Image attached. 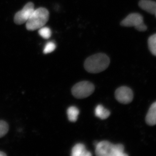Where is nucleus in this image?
Returning a JSON list of instances; mask_svg holds the SVG:
<instances>
[{
  "label": "nucleus",
  "mask_w": 156,
  "mask_h": 156,
  "mask_svg": "<svg viewBox=\"0 0 156 156\" xmlns=\"http://www.w3.org/2000/svg\"><path fill=\"white\" fill-rule=\"evenodd\" d=\"M95 90V87L88 81H82L75 84L72 89V93L79 99L86 98L92 95Z\"/></svg>",
  "instance_id": "obj_4"
},
{
  "label": "nucleus",
  "mask_w": 156,
  "mask_h": 156,
  "mask_svg": "<svg viewBox=\"0 0 156 156\" xmlns=\"http://www.w3.org/2000/svg\"><path fill=\"white\" fill-rule=\"evenodd\" d=\"M95 153L98 156H126L124 146L122 144H114L104 140L97 143L95 145Z\"/></svg>",
  "instance_id": "obj_3"
},
{
  "label": "nucleus",
  "mask_w": 156,
  "mask_h": 156,
  "mask_svg": "<svg viewBox=\"0 0 156 156\" xmlns=\"http://www.w3.org/2000/svg\"><path fill=\"white\" fill-rule=\"evenodd\" d=\"M71 155L72 156H92L91 152L86 149L85 146L83 144L78 143L73 147L72 150Z\"/></svg>",
  "instance_id": "obj_9"
},
{
  "label": "nucleus",
  "mask_w": 156,
  "mask_h": 156,
  "mask_svg": "<svg viewBox=\"0 0 156 156\" xmlns=\"http://www.w3.org/2000/svg\"><path fill=\"white\" fill-rule=\"evenodd\" d=\"M9 130L8 123L3 120H0V138L7 134Z\"/></svg>",
  "instance_id": "obj_15"
},
{
  "label": "nucleus",
  "mask_w": 156,
  "mask_h": 156,
  "mask_svg": "<svg viewBox=\"0 0 156 156\" xmlns=\"http://www.w3.org/2000/svg\"><path fill=\"white\" fill-rule=\"evenodd\" d=\"M139 6L143 10L156 17V2L150 0H141L139 2Z\"/></svg>",
  "instance_id": "obj_8"
},
{
  "label": "nucleus",
  "mask_w": 156,
  "mask_h": 156,
  "mask_svg": "<svg viewBox=\"0 0 156 156\" xmlns=\"http://www.w3.org/2000/svg\"><path fill=\"white\" fill-rule=\"evenodd\" d=\"M56 48V46L55 43L53 42H48L45 45L44 50V54H48V53H51L55 50Z\"/></svg>",
  "instance_id": "obj_16"
},
{
  "label": "nucleus",
  "mask_w": 156,
  "mask_h": 156,
  "mask_svg": "<svg viewBox=\"0 0 156 156\" xmlns=\"http://www.w3.org/2000/svg\"><path fill=\"white\" fill-rule=\"evenodd\" d=\"M115 97L120 103L127 104L132 101L134 94L132 90L129 87H122L116 90Z\"/></svg>",
  "instance_id": "obj_6"
},
{
  "label": "nucleus",
  "mask_w": 156,
  "mask_h": 156,
  "mask_svg": "<svg viewBox=\"0 0 156 156\" xmlns=\"http://www.w3.org/2000/svg\"><path fill=\"white\" fill-rule=\"evenodd\" d=\"M39 34L43 38L48 39L51 36V31L50 28L48 27H43L39 29Z\"/></svg>",
  "instance_id": "obj_14"
},
{
  "label": "nucleus",
  "mask_w": 156,
  "mask_h": 156,
  "mask_svg": "<svg viewBox=\"0 0 156 156\" xmlns=\"http://www.w3.org/2000/svg\"><path fill=\"white\" fill-rule=\"evenodd\" d=\"M34 10L33 3L31 2L27 3L22 10L18 11L15 14L14 22L18 25L26 23Z\"/></svg>",
  "instance_id": "obj_5"
},
{
  "label": "nucleus",
  "mask_w": 156,
  "mask_h": 156,
  "mask_svg": "<svg viewBox=\"0 0 156 156\" xmlns=\"http://www.w3.org/2000/svg\"><path fill=\"white\" fill-rule=\"evenodd\" d=\"M145 120L149 126H154L156 125V101L151 105L146 116Z\"/></svg>",
  "instance_id": "obj_10"
},
{
  "label": "nucleus",
  "mask_w": 156,
  "mask_h": 156,
  "mask_svg": "<svg viewBox=\"0 0 156 156\" xmlns=\"http://www.w3.org/2000/svg\"><path fill=\"white\" fill-rule=\"evenodd\" d=\"M49 19L48 9L40 8L35 9L27 21L26 27L28 30L34 31L44 26Z\"/></svg>",
  "instance_id": "obj_2"
},
{
  "label": "nucleus",
  "mask_w": 156,
  "mask_h": 156,
  "mask_svg": "<svg viewBox=\"0 0 156 156\" xmlns=\"http://www.w3.org/2000/svg\"><path fill=\"white\" fill-rule=\"evenodd\" d=\"M144 23L143 18L140 14L138 13H132L122 20L121 25L124 27H134L137 30Z\"/></svg>",
  "instance_id": "obj_7"
},
{
  "label": "nucleus",
  "mask_w": 156,
  "mask_h": 156,
  "mask_svg": "<svg viewBox=\"0 0 156 156\" xmlns=\"http://www.w3.org/2000/svg\"><path fill=\"white\" fill-rule=\"evenodd\" d=\"M6 155H7V154H5V153L0 151V156H5Z\"/></svg>",
  "instance_id": "obj_17"
},
{
  "label": "nucleus",
  "mask_w": 156,
  "mask_h": 156,
  "mask_svg": "<svg viewBox=\"0 0 156 156\" xmlns=\"http://www.w3.org/2000/svg\"><path fill=\"white\" fill-rule=\"evenodd\" d=\"M79 114H80V111L76 107L71 106L68 108L67 110L68 118L70 122H76L77 120Z\"/></svg>",
  "instance_id": "obj_12"
},
{
  "label": "nucleus",
  "mask_w": 156,
  "mask_h": 156,
  "mask_svg": "<svg viewBox=\"0 0 156 156\" xmlns=\"http://www.w3.org/2000/svg\"><path fill=\"white\" fill-rule=\"evenodd\" d=\"M95 116L101 119H106L110 115V112L101 105H97L95 110Z\"/></svg>",
  "instance_id": "obj_11"
},
{
  "label": "nucleus",
  "mask_w": 156,
  "mask_h": 156,
  "mask_svg": "<svg viewBox=\"0 0 156 156\" xmlns=\"http://www.w3.org/2000/svg\"><path fill=\"white\" fill-rule=\"evenodd\" d=\"M148 45L151 53L154 56H156V34L149 38Z\"/></svg>",
  "instance_id": "obj_13"
},
{
  "label": "nucleus",
  "mask_w": 156,
  "mask_h": 156,
  "mask_svg": "<svg viewBox=\"0 0 156 156\" xmlns=\"http://www.w3.org/2000/svg\"><path fill=\"white\" fill-rule=\"evenodd\" d=\"M110 60L105 53H99L89 56L84 62V68L88 72L98 73L108 67Z\"/></svg>",
  "instance_id": "obj_1"
}]
</instances>
